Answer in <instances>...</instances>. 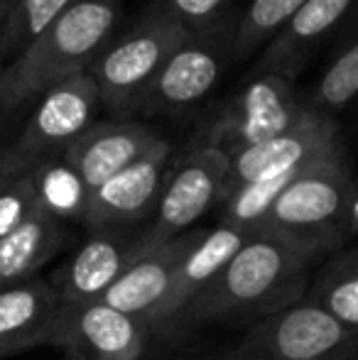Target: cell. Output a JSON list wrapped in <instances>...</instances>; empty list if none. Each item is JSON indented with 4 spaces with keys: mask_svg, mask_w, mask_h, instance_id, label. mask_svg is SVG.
I'll return each mask as SVG.
<instances>
[{
    "mask_svg": "<svg viewBox=\"0 0 358 360\" xmlns=\"http://www.w3.org/2000/svg\"><path fill=\"white\" fill-rule=\"evenodd\" d=\"M67 240L64 223L37 209L20 228L0 240V289L34 280Z\"/></svg>",
    "mask_w": 358,
    "mask_h": 360,
    "instance_id": "19",
    "label": "cell"
},
{
    "mask_svg": "<svg viewBox=\"0 0 358 360\" xmlns=\"http://www.w3.org/2000/svg\"><path fill=\"white\" fill-rule=\"evenodd\" d=\"M339 321L329 316L312 299L265 316L224 353L221 360H314L356 341Z\"/></svg>",
    "mask_w": 358,
    "mask_h": 360,
    "instance_id": "8",
    "label": "cell"
},
{
    "mask_svg": "<svg viewBox=\"0 0 358 360\" xmlns=\"http://www.w3.org/2000/svg\"><path fill=\"white\" fill-rule=\"evenodd\" d=\"M307 0H250L241 10L238 34H236V62H245L263 52L265 44L295 18Z\"/></svg>",
    "mask_w": 358,
    "mask_h": 360,
    "instance_id": "23",
    "label": "cell"
},
{
    "mask_svg": "<svg viewBox=\"0 0 358 360\" xmlns=\"http://www.w3.org/2000/svg\"><path fill=\"white\" fill-rule=\"evenodd\" d=\"M358 181L344 147L307 165L285 186L258 231H268L319 260L349 238V211Z\"/></svg>",
    "mask_w": 358,
    "mask_h": 360,
    "instance_id": "3",
    "label": "cell"
},
{
    "mask_svg": "<svg viewBox=\"0 0 358 360\" xmlns=\"http://www.w3.org/2000/svg\"><path fill=\"white\" fill-rule=\"evenodd\" d=\"M10 5H13V0H0V30H3V22L10 13Z\"/></svg>",
    "mask_w": 358,
    "mask_h": 360,
    "instance_id": "30",
    "label": "cell"
},
{
    "mask_svg": "<svg viewBox=\"0 0 358 360\" xmlns=\"http://www.w3.org/2000/svg\"><path fill=\"white\" fill-rule=\"evenodd\" d=\"M238 22L241 13L231 10L209 27L186 34L133 115H177L199 105L236 62Z\"/></svg>",
    "mask_w": 358,
    "mask_h": 360,
    "instance_id": "5",
    "label": "cell"
},
{
    "mask_svg": "<svg viewBox=\"0 0 358 360\" xmlns=\"http://www.w3.org/2000/svg\"><path fill=\"white\" fill-rule=\"evenodd\" d=\"M241 3H243V0H241Z\"/></svg>",
    "mask_w": 358,
    "mask_h": 360,
    "instance_id": "33",
    "label": "cell"
},
{
    "mask_svg": "<svg viewBox=\"0 0 358 360\" xmlns=\"http://www.w3.org/2000/svg\"><path fill=\"white\" fill-rule=\"evenodd\" d=\"M307 299L324 309L346 331L358 333V248L331 255Z\"/></svg>",
    "mask_w": 358,
    "mask_h": 360,
    "instance_id": "21",
    "label": "cell"
},
{
    "mask_svg": "<svg viewBox=\"0 0 358 360\" xmlns=\"http://www.w3.org/2000/svg\"><path fill=\"white\" fill-rule=\"evenodd\" d=\"M309 96H300L295 81L277 74H253L219 110L206 130V145L236 155L253 145L280 138L312 113Z\"/></svg>",
    "mask_w": 358,
    "mask_h": 360,
    "instance_id": "6",
    "label": "cell"
},
{
    "mask_svg": "<svg viewBox=\"0 0 358 360\" xmlns=\"http://www.w3.org/2000/svg\"><path fill=\"white\" fill-rule=\"evenodd\" d=\"M358 236V189H356V196L351 201V211H349V238H356Z\"/></svg>",
    "mask_w": 358,
    "mask_h": 360,
    "instance_id": "28",
    "label": "cell"
},
{
    "mask_svg": "<svg viewBox=\"0 0 358 360\" xmlns=\"http://www.w3.org/2000/svg\"><path fill=\"white\" fill-rule=\"evenodd\" d=\"M162 143V135L135 120H103L84 130L64 150V160L82 174L91 191Z\"/></svg>",
    "mask_w": 358,
    "mask_h": 360,
    "instance_id": "15",
    "label": "cell"
},
{
    "mask_svg": "<svg viewBox=\"0 0 358 360\" xmlns=\"http://www.w3.org/2000/svg\"><path fill=\"white\" fill-rule=\"evenodd\" d=\"M358 0H307L295 18L265 44L255 74H277L295 81L312 62L317 47L331 37Z\"/></svg>",
    "mask_w": 358,
    "mask_h": 360,
    "instance_id": "17",
    "label": "cell"
},
{
    "mask_svg": "<svg viewBox=\"0 0 358 360\" xmlns=\"http://www.w3.org/2000/svg\"><path fill=\"white\" fill-rule=\"evenodd\" d=\"M309 101L331 118L358 103V34L329 59L312 89Z\"/></svg>",
    "mask_w": 358,
    "mask_h": 360,
    "instance_id": "22",
    "label": "cell"
},
{
    "mask_svg": "<svg viewBox=\"0 0 358 360\" xmlns=\"http://www.w3.org/2000/svg\"><path fill=\"white\" fill-rule=\"evenodd\" d=\"M10 113H13V110H10V108H8V105H5V103H3V101H0V125H3V123H5V118H8V115H10Z\"/></svg>",
    "mask_w": 358,
    "mask_h": 360,
    "instance_id": "32",
    "label": "cell"
},
{
    "mask_svg": "<svg viewBox=\"0 0 358 360\" xmlns=\"http://www.w3.org/2000/svg\"><path fill=\"white\" fill-rule=\"evenodd\" d=\"M39 209L32 176L15 174L0 184V240L20 228Z\"/></svg>",
    "mask_w": 358,
    "mask_h": 360,
    "instance_id": "25",
    "label": "cell"
},
{
    "mask_svg": "<svg viewBox=\"0 0 358 360\" xmlns=\"http://www.w3.org/2000/svg\"><path fill=\"white\" fill-rule=\"evenodd\" d=\"M5 152H8V147L0 145V184H3V181H8L10 176H13L8 172V165H5Z\"/></svg>",
    "mask_w": 358,
    "mask_h": 360,
    "instance_id": "29",
    "label": "cell"
},
{
    "mask_svg": "<svg viewBox=\"0 0 358 360\" xmlns=\"http://www.w3.org/2000/svg\"><path fill=\"white\" fill-rule=\"evenodd\" d=\"M314 360H358V338L351 341L349 346L339 348V351H334V353H326V356L314 358Z\"/></svg>",
    "mask_w": 358,
    "mask_h": 360,
    "instance_id": "27",
    "label": "cell"
},
{
    "mask_svg": "<svg viewBox=\"0 0 358 360\" xmlns=\"http://www.w3.org/2000/svg\"><path fill=\"white\" fill-rule=\"evenodd\" d=\"M10 62H13V59H10V54L5 52L3 47H0V76L5 74V69H8V64H10Z\"/></svg>",
    "mask_w": 358,
    "mask_h": 360,
    "instance_id": "31",
    "label": "cell"
},
{
    "mask_svg": "<svg viewBox=\"0 0 358 360\" xmlns=\"http://www.w3.org/2000/svg\"><path fill=\"white\" fill-rule=\"evenodd\" d=\"M101 94L89 72H82L42 94L27 125L5 152L10 174H27L39 162L62 157L64 150L94 125Z\"/></svg>",
    "mask_w": 358,
    "mask_h": 360,
    "instance_id": "7",
    "label": "cell"
},
{
    "mask_svg": "<svg viewBox=\"0 0 358 360\" xmlns=\"http://www.w3.org/2000/svg\"><path fill=\"white\" fill-rule=\"evenodd\" d=\"M312 257L268 231L245 238L241 250L184 309L179 326L221 321L231 316H272L305 299Z\"/></svg>",
    "mask_w": 358,
    "mask_h": 360,
    "instance_id": "1",
    "label": "cell"
},
{
    "mask_svg": "<svg viewBox=\"0 0 358 360\" xmlns=\"http://www.w3.org/2000/svg\"><path fill=\"white\" fill-rule=\"evenodd\" d=\"M59 311L62 299L42 277L0 289V360L49 346Z\"/></svg>",
    "mask_w": 358,
    "mask_h": 360,
    "instance_id": "18",
    "label": "cell"
},
{
    "mask_svg": "<svg viewBox=\"0 0 358 360\" xmlns=\"http://www.w3.org/2000/svg\"><path fill=\"white\" fill-rule=\"evenodd\" d=\"M245 238H248V233L238 231V228L229 226V223H219L216 228H206L201 240L191 248V252L179 265L177 275L170 282V289L162 297V302L158 304L153 316L148 319V326L153 331V336L155 333L174 331L184 309L211 285V280L224 270L226 262L241 250Z\"/></svg>",
    "mask_w": 358,
    "mask_h": 360,
    "instance_id": "16",
    "label": "cell"
},
{
    "mask_svg": "<svg viewBox=\"0 0 358 360\" xmlns=\"http://www.w3.org/2000/svg\"><path fill=\"white\" fill-rule=\"evenodd\" d=\"M30 176H32L37 204L44 214L62 223L72 221L84 226L91 189L82 179V174L64 157H52V160L39 162L37 167L30 169Z\"/></svg>",
    "mask_w": 358,
    "mask_h": 360,
    "instance_id": "20",
    "label": "cell"
},
{
    "mask_svg": "<svg viewBox=\"0 0 358 360\" xmlns=\"http://www.w3.org/2000/svg\"><path fill=\"white\" fill-rule=\"evenodd\" d=\"M231 157L214 145L201 143L170 169L160 194L155 221L148 228L155 240H170L189 231L224 194Z\"/></svg>",
    "mask_w": 358,
    "mask_h": 360,
    "instance_id": "11",
    "label": "cell"
},
{
    "mask_svg": "<svg viewBox=\"0 0 358 360\" xmlns=\"http://www.w3.org/2000/svg\"><path fill=\"white\" fill-rule=\"evenodd\" d=\"M153 243L158 240L150 236L148 228L143 233H123L120 228L91 231L79 250L49 277V282L57 289L62 304L69 307L101 302L115 280Z\"/></svg>",
    "mask_w": 358,
    "mask_h": 360,
    "instance_id": "12",
    "label": "cell"
},
{
    "mask_svg": "<svg viewBox=\"0 0 358 360\" xmlns=\"http://www.w3.org/2000/svg\"><path fill=\"white\" fill-rule=\"evenodd\" d=\"M186 30L179 22L165 18L148 5L143 15L118 37L101 49L91 62L89 74L101 94V105L120 120H130L165 62L186 39Z\"/></svg>",
    "mask_w": 358,
    "mask_h": 360,
    "instance_id": "4",
    "label": "cell"
},
{
    "mask_svg": "<svg viewBox=\"0 0 358 360\" xmlns=\"http://www.w3.org/2000/svg\"><path fill=\"white\" fill-rule=\"evenodd\" d=\"M339 147L341 143L336 118L321 113L319 108H312V113L292 130H287L285 135L231 155V167L221 201H226L236 189L250 184V181L295 176L307 165L339 150Z\"/></svg>",
    "mask_w": 358,
    "mask_h": 360,
    "instance_id": "10",
    "label": "cell"
},
{
    "mask_svg": "<svg viewBox=\"0 0 358 360\" xmlns=\"http://www.w3.org/2000/svg\"><path fill=\"white\" fill-rule=\"evenodd\" d=\"M206 228L186 231L170 240H158L115 280V285L103 294L101 302L130 316H138L148 323L158 304L167 294L170 282L174 280L179 265L201 240Z\"/></svg>",
    "mask_w": 358,
    "mask_h": 360,
    "instance_id": "14",
    "label": "cell"
},
{
    "mask_svg": "<svg viewBox=\"0 0 358 360\" xmlns=\"http://www.w3.org/2000/svg\"><path fill=\"white\" fill-rule=\"evenodd\" d=\"M153 331L138 316H130L103 302L62 304L49 346L64 360H143Z\"/></svg>",
    "mask_w": 358,
    "mask_h": 360,
    "instance_id": "9",
    "label": "cell"
},
{
    "mask_svg": "<svg viewBox=\"0 0 358 360\" xmlns=\"http://www.w3.org/2000/svg\"><path fill=\"white\" fill-rule=\"evenodd\" d=\"M79 0H13L0 30V47L15 59L49 22Z\"/></svg>",
    "mask_w": 358,
    "mask_h": 360,
    "instance_id": "24",
    "label": "cell"
},
{
    "mask_svg": "<svg viewBox=\"0 0 358 360\" xmlns=\"http://www.w3.org/2000/svg\"><path fill=\"white\" fill-rule=\"evenodd\" d=\"M170 157L172 147L162 140L153 152L96 186L91 191L84 226L89 231L130 226L158 209L165 179L170 174Z\"/></svg>",
    "mask_w": 358,
    "mask_h": 360,
    "instance_id": "13",
    "label": "cell"
},
{
    "mask_svg": "<svg viewBox=\"0 0 358 360\" xmlns=\"http://www.w3.org/2000/svg\"><path fill=\"white\" fill-rule=\"evenodd\" d=\"M123 0H79L49 22L0 76V101L15 110L52 86L89 72L110 42Z\"/></svg>",
    "mask_w": 358,
    "mask_h": 360,
    "instance_id": "2",
    "label": "cell"
},
{
    "mask_svg": "<svg viewBox=\"0 0 358 360\" xmlns=\"http://www.w3.org/2000/svg\"><path fill=\"white\" fill-rule=\"evenodd\" d=\"M236 3L241 0H153L150 8L179 22L186 32H196L229 15Z\"/></svg>",
    "mask_w": 358,
    "mask_h": 360,
    "instance_id": "26",
    "label": "cell"
}]
</instances>
